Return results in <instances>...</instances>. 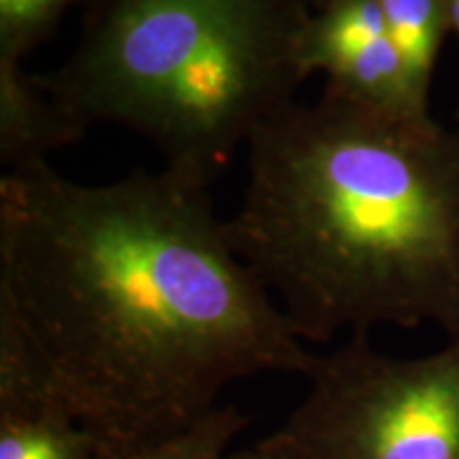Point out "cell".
<instances>
[{
  "mask_svg": "<svg viewBox=\"0 0 459 459\" xmlns=\"http://www.w3.org/2000/svg\"><path fill=\"white\" fill-rule=\"evenodd\" d=\"M226 459H290V457L283 455V453L277 449H273V446H268L266 443H262V440H257L254 446L230 451Z\"/></svg>",
  "mask_w": 459,
  "mask_h": 459,
  "instance_id": "11",
  "label": "cell"
},
{
  "mask_svg": "<svg viewBox=\"0 0 459 459\" xmlns=\"http://www.w3.org/2000/svg\"><path fill=\"white\" fill-rule=\"evenodd\" d=\"M381 7L412 100L419 108L429 111V83L446 32L451 30L446 0H381Z\"/></svg>",
  "mask_w": 459,
  "mask_h": 459,
  "instance_id": "8",
  "label": "cell"
},
{
  "mask_svg": "<svg viewBox=\"0 0 459 459\" xmlns=\"http://www.w3.org/2000/svg\"><path fill=\"white\" fill-rule=\"evenodd\" d=\"M73 0H0V57L26 60L60 24Z\"/></svg>",
  "mask_w": 459,
  "mask_h": 459,
  "instance_id": "10",
  "label": "cell"
},
{
  "mask_svg": "<svg viewBox=\"0 0 459 459\" xmlns=\"http://www.w3.org/2000/svg\"><path fill=\"white\" fill-rule=\"evenodd\" d=\"M446 13H449L451 30L459 37V0H446ZM459 119V115H457Z\"/></svg>",
  "mask_w": 459,
  "mask_h": 459,
  "instance_id": "12",
  "label": "cell"
},
{
  "mask_svg": "<svg viewBox=\"0 0 459 459\" xmlns=\"http://www.w3.org/2000/svg\"><path fill=\"white\" fill-rule=\"evenodd\" d=\"M0 304L117 453L196 426L238 378L307 377L317 358L237 254L209 186L166 166L102 186L49 162L3 175Z\"/></svg>",
  "mask_w": 459,
  "mask_h": 459,
  "instance_id": "1",
  "label": "cell"
},
{
  "mask_svg": "<svg viewBox=\"0 0 459 459\" xmlns=\"http://www.w3.org/2000/svg\"><path fill=\"white\" fill-rule=\"evenodd\" d=\"M79 122L22 60L0 57V162L7 170L48 162L83 139Z\"/></svg>",
  "mask_w": 459,
  "mask_h": 459,
  "instance_id": "7",
  "label": "cell"
},
{
  "mask_svg": "<svg viewBox=\"0 0 459 459\" xmlns=\"http://www.w3.org/2000/svg\"><path fill=\"white\" fill-rule=\"evenodd\" d=\"M307 378L300 404L260 438L290 459H459V334L419 358L353 334Z\"/></svg>",
  "mask_w": 459,
  "mask_h": 459,
  "instance_id": "4",
  "label": "cell"
},
{
  "mask_svg": "<svg viewBox=\"0 0 459 459\" xmlns=\"http://www.w3.org/2000/svg\"><path fill=\"white\" fill-rule=\"evenodd\" d=\"M311 0H88L82 34L43 77L83 126L145 136L211 186L307 82Z\"/></svg>",
  "mask_w": 459,
  "mask_h": 459,
  "instance_id": "3",
  "label": "cell"
},
{
  "mask_svg": "<svg viewBox=\"0 0 459 459\" xmlns=\"http://www.w3.org/2000/svg\"><path fill=\"white\" fill-rule=\"evenodd\" d=\"M247 153L230 240L302 341L375 325L459 334V119L324 90Z\"/></svg>",
  "mask_w": 459,
  "mask_h": 459,
  "instance_id": "2",
  "label": "cell"
},
{
  "mask_svg": "<svg viewBox=\"0 0 459 459\" xmlns=\"http://www.w3.org/2000/svg\"><path fill=\"white\" fill-rule=\"evenodd\" d=\"M247 417L237 406H217L186 432L108 459H226L234 438L243 432Z\"/></svg>",
  "mask_w": 459,
  "mask_h": 459,
  "instance_id": "9",
  "label": "cell"
},
{
  "mask_svg": "<svg viewBox=\"0 0 459 459\" xmlns=\"http://www.w3.org/2000/svg\"><path fill=\"white\" fill-rule=\"evenodd\" d=\"M311 3L315 4V9H317V7H319V4H321V3H324V0H311Z\"/></svg>",
  "mask_w": 459,
  "mask_h": 459,
  "instance_id": "13",
  "label": "cell"
},
{
  "mask_svg": "<svg viewBox=\"0 0 459 459\" xmlns=\"http://www.w3.org/2000/svg\"><path fill=\"white\" fill-rule=\"evenodd\" d=\"M115 453L79 419L30 336L0 307V459H108Z\"/></svg>",
  "mask_w": 459,
  "mask_h": 459,
  "instance_id": "5",
  "label": "cell"
},
{
  "mask_svg": "<svg viewBox=\"0 0 459 459\" xmlns=\"http://www.w3.org/2000/svg\"><path fill=\"white\" fill-rule=\"evenodd\" d=\"M307 77L324 73L325 90L359 105L426 115L412 100L389 37L381 0H324L302 37Z\"/></svg>",
  "mask_w": 459,
  "mask_h": 459,
  "instance_id": "6",
  "label": "cell"
}]
</instances>
